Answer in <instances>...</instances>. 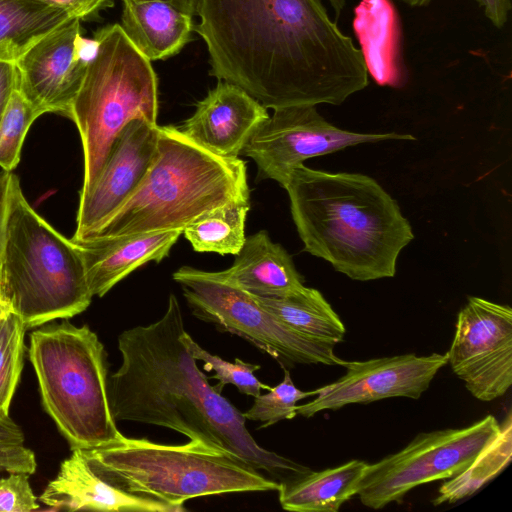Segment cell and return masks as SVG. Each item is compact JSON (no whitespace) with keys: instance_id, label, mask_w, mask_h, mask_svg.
<instances>
[{"instance_id":"cell-1","label":"cell","mask_w":512,"mask_h":512,"mask_svg":"<svg viewBox=\"0 0 512 512\" xmlns=\"http://www.w3.org/2000/svg\"><path fill=\"white\" fill-rule=\"evenodd\" d=\"M210 75L265 108L340 105L365 89L359 48L322 0H197Z\"/></svg>"},{"instance_id":"cell-2","label":"cell","mask_w":512,"mask_h":512,"mask_svg":"<svg viewBox=\"0 0 512 512\" xmlns=\"http://www.w3.org/2000/svg\"><path fill=\"white\" fill-rule=\"evenodd\" d=\"M184 331L178 299L170 294L160 319L119 335L122 361L107 383L114 420L169 428L225 450L280 483L310 472L255 441L243 413L199 369L181 338Z\"/></svg>"},{"instance_id":"cell-3","label":"cell","mask_w":512,"mask_h":512,"mask_svg":"<svg viewBox=\"0 0 512 512\" xmlns=\"http://www.w3.org/2000/svg\"><path fill=\"white\" fill-rule=\"evenodd\" d=\"M304 251L352 280L391 278L414 238L397 202L373 178L304 164L284 186Z\"/></svg>"},{"instance_id":"cell-4","label":"cell","mask_w":512,"mask_h":512,"mask_svg":"<svg viewBox=\"0 0 512 512\" xmlns=\"http://www.w3.org/2000/svg\"><path fill=\"white\" fill-rule=\"evenodd\" d=\"M244 201L249 187L242 159L209 151L179 127L158 126L155 157L144 179L89 238L183 231L206 213Z\"/></svg>"},{"instance_id":"cell-5","label":"cell","mask_w":512,"mask_h":512,"mask_svg":"<svg viewBox=\"0 0 512 512\" xmlns=\"http://www.w3.org/2000/svg\"><path fill=\"white\" fill-rule=\"evenodd\" d=\"M0 281L25 327L85 311L92 301L77 246L41 217L11 173Z\"/></svg>"},{"instance_id":"cell-6","label":"cell","mask_w":512,"mask_h":512,"mask_svg":"<svg viewBox=\"0 0 512 512\" xmlns=\"http://www.w3.org/2000/svg\"><path fill=\"white\" fill-rule=\"evenodd\" d=\"M83 453L95 473L111 485L173 506L183 507L192 498L277 491L280 486L233 454L201 441L169 445L124 436Z\"/></svg>"},{"instance_id":"cell-7","label":"cell","mask_w":512,"mask_h":512,"mask_svg":"<svg viewBox=\"0 0 512 512\" xmlns=\"http://www.w3.org/2000/svg\"><path fill=\"white\" fill-rule=\"evenodd\" d=\"M28 356L43 407L71 450L99 449L124 437L110 409L106 352L88 325L62 319L33 330Z\"/></svg>"},{"instance_id":"cell-8","label":"cell","mask_w":512,"mask_h":512,"mask_svg":"<svg viewBox=\"0 0 512 512\" xmlns=\"http://www.w3.org/2000/svg\"><path fill=\"white\" fill-rule=\"evenodd\" d=\"M95 39L96 51L87 65L70 114L83 147L80 194L93 185L126 125L135 119L157 124L158 116L156 73L120 24L100 29Z\"/></svg>"},{"instance_id":"cell-9","label":"cell","mask_w":512,"mask_h":512,"mask_svg":"<svg viewBox=\"0 0 512 512\" xmlns=\"http://www.w3.org/2000/svg\"><path fill=\"white\" fill-rule=\"evenodd\" d=\"M172 278L182 288L194 316L220 331L237 335L274 358L281 366H344L335 345L307 337L282 323L255 297L214 272L182 266ZM287 368V367H286Z\"/></svg>"},{"instance_id":"cell-10","label":"cell","mask_w":512,"mask_h":512,"mask_svg":"<svg viewBox=\"0 0 512 512\" xmlns=\"http://www.w3.org/2000/svg\"><path fill=\"white\" fill-rule=\"evenodd\" d=\"M499 428L487 415L464 428L422 432L400 451L367 464L357 496L372 509L400 503L413 488L462 472Z\"/></svg>"},{"instance_id":"cell-11","label":"cell","mask_w":512,"mask_h":512,"mask_svg":"<svg viewBox=\"0 0 512 512\" xmlns=\"http://www.w3.org/2000/svg\"><path fill=\"white\" fill-rule=\"evenodd\" d=\"M385 140H415L410 134L358 133L326 121L314 105L289 106L274 112L255 130L241 154L254 160L257 180L271 179L283 188L305 160L349 146Z\"/></svg>"},{"instance_id":"cell-12","label":"cell","mask_w":512,"mask_h":512,"mask_svg":"<svg viewBox=\"0 0 512 512\" xmlns=\"http://www.w3.org/2000/svg\"><path fill=\"white\" fill-rule=\"evenodd\" d=\"M452 371L478 400L503 396L512 384V309L469 297L445 354Z\"/></svg>"},{"instance_id":"cell-13","label":"cell","mask_w":512,"mask_h":512,"mask_svg":"<svg viewBox=\"0 0 512 512\" xmlns=\"http://www.w3.org/2000/svg\"><path fill=\"white\" fill-rule=\"evenodd\" d=\"M80 19L70 18L36 41L15 62L16 89L41 114L70 118L97 41L81 35Z\"/></svg>"},{"instance_id":"cell-14","label":"cell","mask_w":512,"mask_h":512,"mask_svg":"<svg viewBox=\"0 0 512 512\" xmlns=\"http://www.w3.org/2000/svg\"><path fill=\"white\" fill-rule=\"evenodd\" d=\"M446 364V355L439 353L345 361L346 373L335 382L316 389V397L298 405L296 413L309 418L320 411L337 410L349 404H367L393 397L418 399Z\"/></svg>"},{"instance_id":"cell-15","label":"cell","mask_w":512,"mask_h":512,"mask_svg":"<svg viewBox=\"0 0 512 512\" xmlns=\"http://www.w3.org/2000/svg\"><path fill=\"white\" fill-rule=\"evenodd\" d=\"M158 125L128 123L116 139L97 179L80 194L73 240L93 235L135 192L155 157Z\"/></svg>"},{"instance_id":"cell-16","label":"cell","mask_w":512,"mask_h":512,"mask_svg":"<svg viewBox=\"0 0 512 512\" xmlns=\"http://www.w3.org/2000/svg\"><path fill=\"white\" fill-rule=\"evenodd\" d=\"M268 117L266 108L243 89L218 81L179 128L209 151L236 158Z\"/></svg>"},{"instance_id":"cell-17","label":"cell","mask_w":512,"mask_h":512,"mask_svg":"<svg viewBox=\"0 0 512 512\" xmlns=\"http://www.w3.org/2000/svg\"><path fill=\"white\" fill-rule=\"evenodd\" d=\"M39 500L57 510L183 512L186 508L121 490L91 468L82 450H72Z\"/></svg>"},{"instance_id":"cell-18","label":"cell","mask_w":512,"mask_h":512,"mask_svg":"<svg viewBox=\"0 0 512 512\" xmlns=\"http://www.w3.org/2000/svg\"><path fill=\"white\" fill-rule=\"evenodd\" d=\"M182 230L72 240L85 267L92 296L103 297L131 272L168 256Z\"/></svg>"},{"instance_id":"cell-19","label":"cell","mask_w":512,"mask_h":512,"mask_svg":"<svg viewBox=\"0 0 512 512\" xmlns=\"http://www.w3.org/2000/svg\"><path fill=\"white\" fill-rule=\"evenodd\" d=\"M354 34L368 75L380 86L401 88L407 81L402 29L391 0H361L354 8Z\"/></svg>"},{"instance_id":"cell-20","label":"cell","mask_w":512,"mask_h":512,"mask_svg":"<svg viewBox=\"0 0 512 512\" xmlns=\"http://www.w3.org/2000/svg\"><path fill=\"white\" fill-rule=\"evenodd\" d=\"M214 273L257 297H287L305 287L290 254L265 230L246 237L233 264Z\"/></svg>"},{"instance_id":"cell-21","label":"cell","mask_w":512,"mask_h":512,"mask_svg":"<svg viewBox=\"0 0 512 512\" xmlns=\"http://www.w3.org/2000/svg\"><path fill=\"white\" fill-rule=\"evenodd\" d=\"M121 24L132 44L150 62L178 54L195 28L192 15L162 0H122Z\"/></svg>"},{"instance_id":"cell-22","label":"cell","mask_w":512,"mask_h":512,"mask_svg":"<svg viewBox=\"0 0 512 512\" xmlns=\"http://www.w3.org/2000/svg\"><path fill=\"white\" fill-rule=\"evenodd\" d=\"M367 464L351 460L281 482L277 490L280 505L293 512H337L342 504L357 495Z\"/></svg>"},{"instance_id":"cell-23","label":"cell","mask_w":512,"mask_h":512,"mask_svg":"<svg viewBox=\"0 0 512 512\" xmlns=\"http://www.w3.org/2000/svg\"><path fill=\"white\" fill-rule=\"evenodd\" d=\"M70 18L66 11L35 0H0V61L15 63L36 41Z\"/></svg>"},{"instance_id":"cell-24","label":"cell","mask_w":512,"mask_h":512,"mask_svg":"<svg viewBox=\"0 0 512 512\" xmlns=\"http://www.w3.org/2000/svg\"><path fill=\"white\" fill-rule=\"evenodd\" d=\"M254 297L282 323L307 337L333 345L344 339L343 322L317 289L305 286L287 297Z\"/></svg>"},{"instance_id":"cell-25","label":"cell","mask_w":512,"mask_h":512,"mask_svg":"<svg viewBox=\"0 0 512 512\" xmlns=\"http://www.w3.org/2000/svg\"><path fill=\"white\" fill-rule=\"evenodd\" d=\"M512 458V416L508 413L497 434L459 474L443 482L433 500L435 506L467 498L497 477Z\"/></svg>"},{"instance_id":"cell-26","label":"cell","mask_w":512,"mask_h":512,"mask_svg":"<svg viewBox=\"0 0 512 512\" xmlns=\"http://www.w3.org/2000/svg\"><path fill=\"white\" fill-rule=\"evenodd\" d=\"M249 208V201L217 208L186 226L182 234L197 252L236 255L246 239Z\"/></svg>"},{"instance_id":"cell-27","label":"cell","mask_w":512,"mask_h":512,"mask_svg":"<svg viewBox=\"0 0 512 512\" xmlns=\"http://www.w3.org/2000/svg\"><path fill=\"white\" fill-rule=\"evenodd\" d=\"M22 318L13 313L0 323V416H9L10 404L24 365Z\"/></svg>"},{"instance_id":"cell-28","label":"cell","mask_w":512,"mask_h":512,"mask_svg":"<svg viewBox=\"0 0 512 512\" xmlns=\"http://www.w3.org/2000/svg\"><path fill=\"white\" fill-rule=\"evenodd\" d=\"M181 338L192 356L203 362V369L215 372L210 378L218 380V383L213 386L217 392L221 393L225 385L231 384L240 393L256 397L261 394L262 389L268 391L271 388L254 375V372L261 368L260 365L247 363L239 358H235L233 363L228 362L203 349L186 331L182 333Z\"/></svg>"},{"instance_id":"cell-29","label":"cell","mask_w":512,"mask_h":512,"mask_svg":"<svg viewBox=\"0 0 512 512\" xmlns=\"http://www.w3.org/2000/svg\"><path fill=\"white\" fill-rule=\"evenodd\" d=\"M41 114L15 89L0 119V167L12 172L18 165L27 132Z\"/></svg>"},{"instance_id":"cell-30","label":"cell","mask_w":512,"mask_h":512,"mask_svg":"<svg viewBox=\"0 0 512 512\" xmlns=\"http://www.w3.org/2000/svg\"><path fill=\"white\" fill-rule=\"evenodd\" d=\"M283 371V380L271 387L267 393L254 397L252 406L243 413L246 419L263 423L260 428L294 418L297 415V403L317 394V390L298 389L291 378L290 371L286 367H283Z\"/></svg>"},{"instance_id":"cell-31","label":"cell","mask_w":512,"mask_h":512,"mask_svg":"<svg viewBox=\"0 0 512 512\" xmlns=\"http://www.w3.org/2000/svg\"><path fill=\"white\" fill-rule=\"evenodd\" d=\"M29 476L18 472L0 478V512H30L39 508Z\"/></svg>"},{"instance_id":"cell-32","label":"cell","mask_w":512,"mask_h":512,"mask_svg":"<svg viewBox=\"0 0 512 512\" xmlns=\"http://www.w3.org/2000/svg\"><path fill=\"white\" fill-rule=\"evenodd\" d=\"M36 467L34 452L24 444L0 446V472H21L32 475Z\"/></svg>"},{"instance_id":"cell-33","label":"cell","mask_w":512,"mask_h":512,"mask_svg":"<svg viewBox=\"0 0 512 512\" xmlns=\"http://www.w3.org/2000/svg\"><path fill=\"white\" fill-rule=\"evenodd\" d=\"M45 5L62 9L71 17L80 20L98 13L102 8L113 5L112 0H35Z\"/></svg>"},{"instance_id":"cell-34","label":"cell","mask_w":512,"mask_h":512,"mask_svg":"<svg viewBox=\"0 0 512 512\" xmlns=\"http://www.w3.org/2000/svg\"><path fill=\"white\" fill-rule=\"evenodd\" d=\"M17 86L16 66L13 62L0 61V119Z\"/></svg>"},{"instance_id":"cell-35","label":"cell","mask_w":512,"mask_h":512,"mask_svg":"<svg viewBox=\"0 0 512 512\" xmlns=\"http://www.w3.org/2000/svg\"><path fill=\"white\" fill-rule=\"evenodd\" d=\"M479 7L483 8L485 16L496 28L505 26L511 11V0H476Z\"/></svg>"},{"instance_id":"cell-36","label":"cell","mask_w":512,"mask_h":512,"mask_svg":"<svg viewBox=\"0 0 512 512\" xmlns=\"http://www.w3.org/2000/svg\"><path fill=\"white\" fill-rule=\"evenodd\" d=\"M24 442V432L16 422L10 416H0V446L21 445Z\"/></svg>"},{"instance_id":"cell-37","label":"cell","mask_w":512,"mask_h":512,"mask_svg":"<svg viewBox=\"0 0 512 512\" xmlns=\"http://www.w3.org/2000/svg\"><path fill=\"white\" fill-rule=\"evenodd\" d=\"M12 172H0V255L4 238V225L9 193L10 175Z\"/></svg>"},{"instance_id":"cell-38","label":"cell","mask_w":512,"mask_h":512,"mask_svg":"<svg viewBox=\"0 0 512 512\" xmlns=\"http://www.w3.org/2000/svg\"><path fill=\"white\" fill-rule=\"evenodd\" d=\"M13 313H16L13 304L0 281V323Z\"/></svg>"},{"instance_id":"cell-39","label":"cell","mask_w":512,"mask_h":512,"mask_svg":"<svg viewBox=\"0 0 512 512\" xmlns=\"http://www.w3.org/2000/svg\"><path fill=\"white\" fill-rule=\"evenodd\" d=\"M187 14H196L197 0H162Z\"/></svg>"},{"instance_id":"cell-40","label":"cell","mask_w":512,"mask_h":512,"mask_svg":"<svg viewBox=\"0 0 512 512\" xmlns=\"http://www.w3.org/2000/svg\"><path fill=\"white\" fill-rule=\"evenodd\" d=\"M337 20L346 6L347 0H327Z\"/></svg>"},{"instance_id":"cell-41","label":"cell","mask_w":512,"mask_h":512,"mask_svg":"<svg viewBox=\"0 0 512 512\" xmlns=\"http://www.w3.org/2000/svg\"><path fill=\"white\" fill-rule=\"evenodd\" d=\"M401 1L411 7H425V6H428L430 3H432L435 0H401Z\"/></svg>"}]
</instances>
